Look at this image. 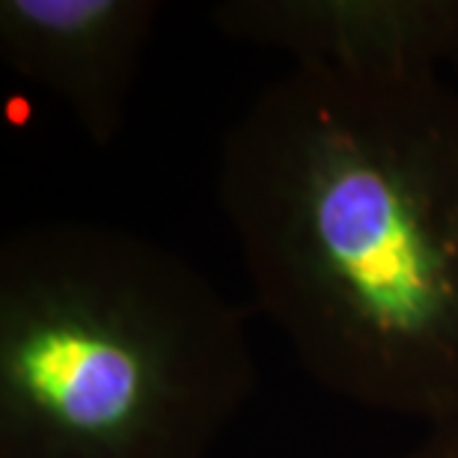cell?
I'll use <instances>...</instances> for the list:
<instances>
[{"instance_id":"6da1fadb","label":"cell","mask_w":458,"mask_h":458,"mask_svg":"<svg viewBox=\"0 0 458 458\" xmlns=\"http://www.w3.org/2000/svg\"><path fill=\"white\" fill-rule=\"evenodd\" d=\"M217 203L318 387L458 420V87L292 66L226 125Z\"/></svg>"},{"instance_id":"7a4b0ae2","label":"cell","mask_w":458,"mask_h":458,"mask_svg":"<svg viewBox=\"0 0 458 458\" xmlns=\"http://www.w3.org/2000/svg\"><path fill=\"white\" fill-rule=\"evenodd\" d=\"M256 390L244 310L167 244L30 221L0 242V458H208Z\"/></svg>"},{"instance_id":"3957f363","label":"cell","mask_w":458,"mask_h":458,"mask_svg":"<svg viewBox=\"0 0 458 458\" xmlns=\"http://www.w3.org/2000/svg\"><path fill=\"white\" fill-rule=\"evenodd\" d=\"M158 18V0H4L0 57L107 149L123 131Z\"/></svg>"},{"instance_id":"277c9868","label":"cell","mask_w":458,"mask_h":458,"mask_svg":"<svg viewBox=\"0 0 458 458\" xmlns=\"http://www.w3.org/2000/svg\"><path fill=\"white\" fill-rule=\"evenodd\" d=\"M229 42L354 78H423L458 63V0H224Z\"/></svg>"},{"instance_id":"5b68a950","label":"cell","mask_w":458,"mask_h":458,"mask_svg":"<svg viewBox=\"0 0 458 458\" xmlns=\"http://www.w3.org/2000/svg\"><path fill=\"white\" fill-rule=\"evenodd\" d=\"M393 458H458V420L455 423L428 428L426 437L408 453H399Z\"/></svg>"}]
</instances>
